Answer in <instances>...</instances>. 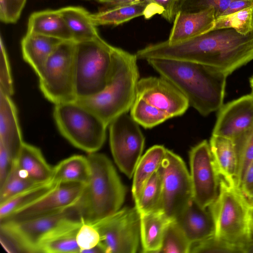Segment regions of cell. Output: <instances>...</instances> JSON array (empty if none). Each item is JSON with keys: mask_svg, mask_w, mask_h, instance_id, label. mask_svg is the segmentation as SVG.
<instances>
[{"mask_svg": "<svg viewBox=\"0 0 253 253\" xmlns=\"http://www.w3.org/2000/svg\"><path fill=\"white\" fill-rule=\"evenodd\" d=\"M175 220L192 244L214 234V224L210 210L201 207L193 199Z\"/></svg>", "mask_w": 253, "mask_h": 253, "instance_id": "obj_20", "label": "cell"}, {"mask_svg": "<svg viewBox=\"0 0 253 253\" xmlns=\"http://www.w3.org/2000/svg\"><path fill=\"white\" fill-rule=\"evenodd\" d=\"M115 47L100 36L91 40L75 42L74 69L77 99L93 96L105 88L113 70Z\"/></svg>", "mask_w": 253, "mask_h": 253, "instance_id": "obj_6", "label": "cell"}, {"mask_svg": "<svg viewBox=\"0 0 253 253\" xmlns=\"http://www.w3.org/2000/svg\"><path fill=\"white\" fill-rule=\"evenodd\" d=\"M14 161L4 147L0 144V186L8 175Z\"/></svg>", "mask_w": 253, "mask_h": 253, "instance_id": "obj_43", "label": "cell"}, {"mask_svg": "<svg viewBox=\"0 0 253 253\" xmlns=\"http://www.w3.org/2000/svg\"><path fill=\"white\" fill-rule=\"evenodd\" d=\"M53 116L60 134L74 147L89 154L103 145L108 126L76 101L54 105Z\"/></svg>", "mask_w": 253, "mask_h": 253, "instance_id": "obj_7", "label": "cell"}, {"mask_svg": "<svg viewBox=\"0 0 253 253\" xmlns=\"http://www.w3.org/2000/svg\"><path fill=\"white\" fill-rule=\"evenodd\" d=\"M191 253H244L243 246L213 235L192 244Z\"/></svg>", "mask_w": 253, "mask_h": 253, "instance_id": "obj_37", "label": "cell"}, {"mask_svg": "<svg viewBox=\"0 0 253 253\" xmlns=\"http://www.w3.org/2000/svg\"><path fill=\"white\" fill-rule=\"evenodd\" d=\"M81 218L77 204L64 210L17 222H1L0 230L6 234L20 253H38L40 240L64 221Z\"/></svg>", "mask_w": 253, "mask_h": 253, "instance_id": "obj_12", "label": "cell"}, {"mask_svg": "<svg viewBox=\"0 0 253 253\" xmlns=\"http://www.w3.org/2000/svg\"><path fill=\"white\" fill-rule=\"evenodd\" d=\"M219 110L212 135L234 140L253 126V94L223 105Z\"/></svg>", "mask_w": 253, "mask_h": 253, "instance_id": "obj_16", "label": "cell"}, {"mask_svg": "<svg viewBox=\"0 0 253 253\" xmlns=\"http://www.w3.org/2000/svg\"><path fill=\"white\" fill-rule=\"evenodd\" d=\"M156 6L161 11V15L167 21H173L176 13L178 0H146Z\"/></svg>", "mask_w": 253, "mask_h": 253, "instance_id": "obj_42", "label": "cell"}, {"mask_svg": "<svg viewBox=\"0 0 253 253\" xmlns=\"http://www.w3.org/2000/svg\"><path fill=\"white\" fill-rule=\"evenodd\" d=\"M249 202H250V203L251 204V205L253 207V198L250 201H249Z\"/></svg>", "mask_w": 253, "mask_h": 253, "instance_id": "obj_49", "label": "cell"}, {"mask_svg": "<svg viewBox=\"0 0 253 253\" xmlns=\"http://www.w3.org/2000/svg\"><path fill=\"white\" fill-rule=\"evenodd\" d=\"M160 75L171 83L189 105L206 116L223 106L227 76L203 65L185 61L146 60Z\"/></svg>", "mask_w": 253, "mask_h": 253, "instance_id": "obj_2", "label": "cell"}, {"mask_svg": "<svg viewBox=\"0 0 253 253\" xmlns=\"http://www.w3.org/2000/svg\"><path fill=\"white\" fill-rule=\"evenodd\" d=\"M15 161L18 168L36 183L51 181L53 167L37 147L24 142Z\"/></svg>", "mask_w": 253, "mask_h": 253, "instance_id": "obj_25", "label": "cell"}, {"mask_svg": "<svg viewBox=\"0 0 253 253\" xmlns=\"http://www.w3.org/2000/svg\"><path fill=\"white\" fill-rule=\"evenodd\" d=\"M62 41L42 35L27 33L21 42L23 58L38 76L49 56Z\"/></svg>", "mask_w": 253, "mask_h": 253, "instance_id": "obj_22", "label": "cell"}, {"mask_svg": "<svg viewBox=\"0 0 253 253\" xmlns=\"http://www.w3.org/2000/svg\"><path fill=\"white\" fill-rule=\"evenodd\" d=\"M233 140L238 159L235 182L239 188L246 172L253 162V126Z\"/></svg>", "mask_w": 253, "mask_h": 253, "instance_id": "obj_33", "label": "cell"}, {"mask_svg": "<svg viewBox=\"0 0 253 253\" xmlns=\"http://www.w3.org/2000/svg\"><path fill=\"white\" fill-rule=\"evenodd\" d=\"M252 6H253V0H234L222 16L232 14Z\"/></svg>", "mask_w": 253, "mask_h": 253, "instance_id": "obj_45", "label": "cell"}, {"mask_svg": "<svg viewBox=\"0 0 253 253\" xmlns=\"http://www.w3.org/2000/svg\"><path fill=\"white\" fill-rule=\"evenodd\" d=\"M90 174V165L87 156L75 155L63 160L53 167L51 180L55 184H85Z\"/></svg>", "mask_w": 253, "mask_h": 253, "instance_id": "obj_28", "label": "cell"}, {"mask_svg": "<svg viewBox=\"0 0 253 253\" xmlns=\"http://www.w3.org/2000/svg\"><path fill=\"white\" fill-rule=\"evenodd\" d=\"M75 42L63 41L47 59L38 75L43 95L54 105L75 101L74 51Z\"/></svg>", "mask_w": 253, "mask_h": 253, "instance_id": "obj_8", "label": "cell"}, {"mask_svg": "<svg viewBox=\"0 0 253 253\" xmlns=\"http://www.w3.org/2000/svg\"><path fill=\"white\" fill-rule=\"evenodd\" d=\"M83 222L80 218H69L62 222L40 240L38 253H80L77 235Z\"/></svg>", "mask_w": 253, "mask_h": 253, "instance_id": "obj_19", "label": "cell"}, {"mask_svg": "<svg viewBox=\"0 0 253 253\" xmlns=\"http://www.w3.org/2000/svg\"><path fill=\"white\" fill-rule=\"evenodd\" d=\"M162 195V180L158 170L144 186L135 207L140 214L148 213L159 209Z\"/></svg>", "mask_w": 253, "mask_h": 253, "instance_id": "obj_31", "label": "cell"}, {"mask_svg": "<svg viewBox=\"0 0 253 253\" xmlns=\"http://www.w3.org/2000/svg\"><path fill=\"white\" fill-rule=\"evenodd\" d=\"M214 235L243 246L253 237V207L236 184L220 177L218 195L208 207Z\"/></svg>", "mask_w": 253, "mask_h": 253, "instance_id": "obj_5", "label": "cell"}, {"mask_svg": "<svg viewBox=\"0 0 253 253\" xmlns=\"http://www.w3.org/2000/svg\"><path fill=\"white\" fill-rule=\"evenodd\" d=\"M139 125L127 113L109 125L110 148L119 169L128 178L133 175L143 150L145 138Z\"/></svg>", "mask_w": 253, "mask_h": 253, "instance_id": "obj_11", "label": "cell"}, {"mask_svg": "<svg viewBox=\"0 0 253 253\" xmlns=\"http://www.w3.org/2000/svg\"><path fill=\"white\" fill-rule=\"evenodd\" d=\"M212 8L196 12L178 11L167 42L174 44L199 36L212 30L215 25Z\"/></svg>", "mask_w": 253, "mask_h": 253, "instance_id": "obj_17", "label": "cell"}, {"mask_svg": "<svg viewBox=\"0 0 253 253\" xmlns=\"http://www.w3.org/2000/svg\"><path fill=\"white\" fill-rule=\"evenodd\" d=\"M191 245L182 229L175 220H173L165 230L159 253H189Z\"/></svg>", "mask_w": 253, "mask_h": 253, "instance_id": "obj_35", "label": "cell"}, {"mask_svg": "<svg viewBox=\"0 0 253 253\" xmlns=\"http://www.w3.org/2000/svg\"><path fill=\"white\" fill-rule=\"evenodd\" d=\"M87 157L90 174L78 206L82 220L94 223L120 210L126 189L106 155L94 152Z\"/></svg>", "mask_w": 253, "mask_h": 253, "instance_id": "obj_4", "label": "cell"}, {"mask_svg": "<svg viewBox=\"0 0 253 253\" xmlns=\"http://www.w3.org/2000/svg\"><path fill=\"white\" fill-rule=\"evenodd\" d=\"M100 2L109 4L113 6L129 4L141 0H98Z\"/></svg>", "mask_w": 253, "mask_h": 253, "instance_id": "obj_46", "label": "cell"}, {"mask_svg": "<svg viewBox=\"0 0 253 253\" xmlns=\"http://www.w3.org/2000/svg\"><path fill=\"white\" fill-rule=\"evenodd\" d=\"M84 186L85 184L77 183L56 184L42 197L0 220V222L20 221L72 207L79 201Z\"/></svg>", "mask_w": 253, "mask_h": 253, "instance_id": "obj_14", "label": "cell"}, {"mask_svg": "<svg viewBox=\"0 0 253 253\" xmlns=\"http://www.w3.org/2000/svg\"><path fill=\"white\" fill-rule=\"evenodd\" d=\"M189 160L193 199L201 207L208 208L218 195L220 178L210 143L205 140L192 147Z\"/></svg>", "mask_w": 253, "mask_h": 253, "instance_id": "obj_13", "label": "cell"}, {"mask_svg": "<svg viewBox=\"0 0 253 253\" xmlns=\"http://www.w3.org/2000/svg\"><path fill=\"white\" fill-rule=\"evenodd\" d=\"M75 42L94 39L100 36L90 15L80 6H70L59 9Z\"/></svg>", "mask_w": 253, "mask_h": 253, "instance_id": "obj_27", "label": "cell"}, {"mask_svg": "<svg viewBox=\"0 0 253 253\" xmlns=\"http://www.w3.org/2000/svg\"><path fill=\"white\" fill-rule=\"evenodd\" d=\"M56 185L52 180L36 185L0 204V220L41 198Z\"/></svg>", "mask_w": 253, "mask_h": 253, "instance_id": "obj_30", "label": "cell"}, {"mask_svg": "<svg viewBox=\"0 0 253 253\" xmlns=\"http://www.w3.org/2000/svg\"><path fill=\"white\" fill-rule=\"evenodd\" d=\"M130 112L132 119L145 128L153 127L171 118L165 112L139 97H136Z\"/></svg>", "mask_w": 253, "mask_h": 253, "instance_id": "obj_32", "label": "cell"}, {"mask_svg": "<svg viewBox=\"0 0 253 253\" xmlns=\"http://www.w3.org/2000/svg\"><path fill=\"white\" fill-rule=\"evenodd\" d=\"M209 143L219 175L228 183L236 184L238 159L234 140L212 135Z\"/></svg>", "mask_w": 253, "mask_h": 253, "instance_id": "obj_23", "label": "cell"}, {"mask_svg": "<svg viewBox=\"0 0 253 253\" xmlns=\"http://www.w3.org/2000/svg\"><path fill=\"white\" fill-rule=\"evenodd\" d=\"M140 215L142 252L159 253L165 230L173 220L169 219L159 210Z\"/></svg>", "mask_w": 253, "mask_h": 253, "instance_id": "obj_26", "label": "cell"}, {"mask_svg": "<svg viewBox=\"0 0 253 253\" xmlns=\"http://www.w3.org/2000/svg\"><path fill=\"white\" fill-rule=\"evenodd\" d=\"M161 14L160 10L146 0L120 5L91 14L90 17L96 26L118 25L141 16L149 19L154 15Z\"/></svg>", "mask_w": 253, "mask_h": 253, "instance_id": "obj_21", "label": "cell"}, {"mask_svg": "<svg viewBox=\"0 0 253 253\" xmlns=\"http://www.w3.org/2000/svg\"><path fill=\"white\" fill-rule=\"evenodd\" d=\"M93 223L105 253H135L140 241V215L135 207L124 208Z\"/></svg>", "mask_w": 253, "mask_h": 253, "instance_id": "obj_10", "label": "cell"}, {"mask_svg": "<svg viewBox=\"0 0 253 253\" xmlns=\"http://www.w3.org/2000/svg\"><path fill=\"white\" fill-rule=\"evenodd\" d=\"M167 149L156 145L149 148L141 156L133 173L132 194L135 201L144 186L151 177L159 169L165 156Z\"/></svg>", "mask_w": 253, "mask_h": 253, "instance_id": "obj_29", "label": "cell"}, {"mask_svg": "<svg viewBox=\"0 0 253 253\" xmlns=\"http://www.w3.org/2000/svg\"><path fill=\"white\" fill-rule=\"evenodd\" d=\"M77 242L82 253L98 244L100 235L95 226L83 221L77 233Z\"/></svg>", "mask_w": 253, "mask_h": 253, "instance_id": "obj_39", "label": "cell"}, {"mask_svg": "<svg viewBox=\"0 0 253 253\" xmlns=\"http://www.w3.org/2000/svg\"><path fill=\"white\" fill-rule=\"evenodd\" d=\"M222 28H233L242 34L251 32L253 29V6L216 18L212 30Z\"/></svg>", "mask_w": 253, "mask_h": 253, "instance_id": "obj_36", "label": "cell"}, {"mask_svg": "<svg viewBox=\"0 0 253 253\" xmlns=\"http://www.w3.org/2000/svg\"><path fill=\"white\" fill-rule=\"evenodd\" d=\"M37 184L18 168L15 160L8 175L0 186V204Z\"/></svg>", "mask_w": 253, "mask_h": 253, "instance_id": "obj_34", "label": "cell"}, {"mask_svg": "<svg viewBox=\"0 0 253 253\" xmlns=\"http://www.w3.org/2000/svg\"><path fill=\"white\" fill-rule=\"evenodd\" d=\"M10 96L0 90V144L15 161L24 142L17 109Z\"/></svg>", "mask_w": 253, "mask_h": 253, "instance_id": "obj_18", "label": "cell"}, {"mask_svg": "<svg viewBox=\"0 0 253 253\" xmlns=\"http://www.w3.org/2000/svg\"><path fill=\"white\" fill-rule=\"evenodd\" d=\"M27 0H0V19L6 24L15 23L19 19Z\"/></svg>", "mask_w": 253, "mask_h": 253, "instance_id": "obj_40", "label": "cell"}, {"mask_svg": "<svg viewBox=\"0 0 253 253\" xmlns=\"http://www.w3.org/2000/svg\"><path fill=\"white\" fill-rule=\"evenodd\" d=\"M147 59H165L200 64L226 76L253 60V29L247 34L233 28L212 30L174 44L167 41L150 44Z\"/></svg>", "mask_w": 253, "mask_h": 253, "instance_id": "obj_1", "label": "cell"}, {"mask_svg": "<svg viewBox=\"0 0 253 253\" xmlns=\"http://www.w3.org/2000/svg\"><path fill=\"white\" fill-rule=\"evenodd\" d=\"M0 90L10 96H11L13 93V82L8 59L1 38H0Z\"/></svg>", "mask_w": 253, "mask_h": 253, "instance_id": "obj_41", "label": "cell"}, {"mask_svg": "<svg viewBox=\"0 0 253 253\" xmlns=\"http://www.w3.org/2000/svg\"><path fill=\"white\" fill-rule=\"evenodd\" d=\"M234 0H178V11L196 12L212 8L215 10V19L221 16L230 3Z\"/></svg>", "mask_w": 253, "mask_h": 253, "instance_id": "obj_38", "label": "cell"}, {"mask_svg": "<svg viewBox=\"0 0 253 253\" xmlns=\"http://www.w3.org/2000/svg\"><path fill=\"white\" fill-rule=\"evenodd\" d=\"M244 253H253V237L244 246Z\"/></svg>", "mask_w": 253, "mask_h": 253, "instance_id": "obj_47", "label": "cell"}, {"mask_svg": "<svg viewBox=\"0 0 253 253\" xmlns=\"http://www.w3.org/2000/svg\"><path fill=\"white\" fill-rule=\"evenodd\" d=\"M239 188L249 201L253 198V162L246 172Z\"/></svg>", "mask_w": 253, "mask_h": 253, "instance_id": "obj_44", "label": "cell"}, {"mask_svg": "<svg viewBox=\"0 0 253 253\" xmlns=\"http://www.w3.org/2000/svg\"><path fill=\"white\" fill-rule=\"evenodd\" d=\"M135 54L115 47L113 67L105 88L92 96L75 101L92 112L108 126L118 116L130 111L136 98L139 74Z\"/></svg>", "mask_w": 253, "mask_h": 253, "instance_id": "obj_3", "label": "cell"}, {"mask_svg": "<svg viewBox=\"0 0 253 253\" xmlns=\"http://www.w3.org/2000/svg\"><path fill=\"white\" fill-rule=\"evenodd\" d=\"M250 84L253 94V76L250 79Z\"/></svg>", "mask_w": 253, "mask_h": 253, "instance_id": "obj_48", "label": "cell"}, {"mask_svg": "<svg viewBox=\"0 0 253 253\" xmlns=\"http://www.w3.org/2000/svg\"><path fill=\"white\" fill-rule=\"evenodd\" d=\"M136 97L143 99L170 118L183 115L189 106L182 93L171 83L161 76L139 80Z\"/></svg>", "mask_w": 253, "mask_h": 253, "instance_id": "obj_15", "label": "cell"}, {"mask_svg": "<svg viewBox=\"0 0 253 253\" xmlns=\"http://www.w3.org/2000/svg\"><path fill=\"white\" fill-rule=\"evenodd\" d=\"M158 171L162 180L159 210L175 220L193 199L190 173L182 159L168 149Z\"/></svg>", "mask_w": 253, "mask_h": 253, "instance_id": "obj_9", "label": "cell"}, {"mask_svg": "<svg viewBox=\"0 0 253 253\" xmlns=\"http://www.w3.org/2000/svg\"><path fill=\"white\" fill-rule=\"evenodd\" d=\"M27 33L42 35L62 41H73L59 9H47L31 14L29 18Z\"/></svg>", "mask_w": 253, "mask_h": 253, "instance_id": "obj_24", "label": "cell"}]
</instances>
